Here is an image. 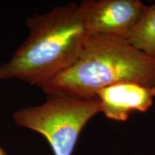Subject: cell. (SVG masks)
<instances>
[{"instance_id": "6da1fadb", "label": "cell", "mask_w": 155, "mask_h": 155, "mask_svg": "<svg viewBox=\"0 0 155 155\" xmlns=\"http://www.w3.org/2000/svg\"><path fill=\"white\" fill-rule=\"evenodd\" d=\"M27 26L28 36L0 66V79L19 80L41 88L75 63L88 32L75 3L32 15Z\"/></svg>"}, {"instance_id": "7a4b0ae2", "label": "cell", "mask_w": 155, "mask_h": 155, "mask_svg": "<svg viewBox=\"0 0 155 155\" xmlns=\"http://www.w3.org/2000/svg\"><path fill=\"white\" fill-rule=\"evenodd\" d=\"M123 82L155 88V58L124 38L88 34L75 63L41 89L49 97L96 99L98 90Z\"/></svg>"}, {"instance_id": "3957f363", "label": "cell", "mask_w": 155, "mask_h": 155, "mask_svg": "<svg viewBox=\"0 0 155 155\" xmlns=\"http://www.w3.org/2000/svg\"><path fill=\"white\" fill-rule=\"evenodd\" d=\"M101 112L97 98L50 96L40 105L17 110L12 119L18 127L41 134L54 155H72L83 128Z\"/></svg>"}, {"instance_id": "277c9868", "label": "cell", "mask_w": 155, "mask_h": 155, "mask_svg": "<svg viewBox=\"0 0 155 155\" xmlns=\"http://www.w3.org/2000/svg\"><path fill=\"white\" fill-rule=\"evenodd\" d=\"M79 7L88 34L127 38L147 6L139 0H84Z\"/></svg>"}, {"instance_id": "5b68a950", "label": "cell", "mask_w": 155, "mask_h": 155, "mask_svg": "<svg viewBox=\"0 0 155 155\" xmlns=\"http://www.w3.org/2000/svg\"><path fill=\"white\" fill-rule=\"evenodd\" d=\"M96 97L107 119L126 121L132 112L144 113L152 107L155 88L133 82L119 83L98 90Z\"/></svg>"}, {"instance_id": "8992f818", "label": "cell", "mask_w": 155, "mask_h": 155, "mask_svg": "<svg viewBox=\"0 0 155 155\" xmlns=\"http://www.w3.org/2000/svg\"><path fill=\"white\" fill-rule=\"evenodd\" d=\"M126 39L137 50L155 58V2L147 7Z\"/></svg>"}, {"instance_id": "52a82bcc", "label": "cell", "mask_w": 155, "mask_h": 155, "mask_svg": "<svg viewBox=\"0 0 155 155\" xmlns=\"http://www.w3.org/2000/svg\"><path fill=\"white\" fill-rule=\"evenodd\" d=\"M0 155H9L1 146H0Z\"/></svg>"}]
</instances>
